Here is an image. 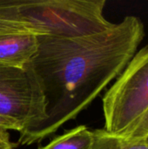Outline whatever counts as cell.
Masks as SVG:
<instances>
[{
	"mask_svg": "<svg viewBox=\"0 0 148 149\" xmlns=\"http://www.w3.org/2000/svg\"><path fill=\"white\" fill-rule=\"evenodd\" d=\"M105 127L123 136L148 109V45L134 54L102 99Z\"/></svg>",
	"mask_w": 148,
	"mask_h": 149,
	"instance_id": "cell-3",
	"label": "cell"
},
{
	"mask_svg": "<svg viewBox=\"0 0 148 149\" xmlns=\"http://www.w3.org/2000/svg\"><path fill=\"white\" fill-rule=\"evenodd\" d=\"M120 137V136H119ZM122 138L133 141H145L148 137V109Z\"/></svg>",
	"mask_w": 148,
	"mask_h": 149,
	"instance_id": "cell-9",
	"label": "cell"
},
{
	"mask_svg": "<svg viewBox=\"0 0 148 149\" xmlns=\"http://www.w3.org/2000/svg\"><path fill=\"white\" fill-rule=\"evenodd\" d=\"M0 116L19 124L22 131L47 118L44 92L30 64L24 67L0 64Z\"/></svg>",
	"mask_w": 148,
	"mask_h": 149,
	"instance_id": "cell-4",
	"label": "cell"
},
{
	"mask_svg": "<svg viewBox=\"0 0 148 149\" xmlns=\"http://www.w3.org/2000/svg\"><path fill=\"white\" fill-rule=\"evenodd\" d=\"M145 34L142 20L126 16L106 31L91 36H38V51L30 65L41 84L47 118L20 132L18 144L43 141L85 110L120 75Z\"/></svg>",
	"mask_w": 148,
	"mask_h": 149,
	"instance_id": "cell-1",
	"label": "cell"
},
{
	"mask_svg": "<svg viewBox=\"0 0 148 149\" xmlns=\"http://www.w3.org/2000/svg\"><path fill=\"white\" fill-rule=\"evenodd\" d=\"M0 149H15L8 130L0 128Z\"/></svg>",
	"mask_w": 148,
	"mask_h": 149,
	"instance_id": "cell-10",
	"label": "cell"
},
{
	"mask_svg": "<svg viewBox=\"0 0 148 149\" xmlns=\"http://www.w3.org/2000/svg\"><path fill=\"white\" fill-rule=\"evenodd\" d=\"M21 0H0V33L32 32L18 12ZM35 34V33H34Z\"/></svg>",
	"mask_w": 148,
	"mask_h": 149,
	"instance_id": "cell-7",
	"label": "cell"
},
{
	"mask_svg": "<svg viewBox=\"0 0 148 149\" xmlns=\"http://www.w3.org/2000/svg\"><path fill=\"white\" fill-rule=\"evenodd\" d=\"M38 47V35L32 32L0 33V64L24 67Z\"/></svg>",
	"mask_w": 148,
	"mask_h": 149,
	"instance_id": "cell-5",
	"label": "cell"
},
{
	"mask_svg": "<svg viewBox=\"0 0 148 149\" xmlns=\"http://www.w3.org/2000/svg\"><path fill=\"white\" fill-rule=\"evenodd\" d=\"M0 128L5 129L8 131L14 130V131H17L18 133H20L23 130V127L19 124L2 116H0Z\"/></svg>",
	"mask_w": 148,
	"mask_h": 149,
	"instance_id": "cell-11",
	"label": "cell"
},
{
	"mask_svg": "<svg viewBox=\"0 0 148 149\" xmlns=\"http://www.w3.org/2000/svg\"><path fill=\"white\" fill-rule=\"evenodd\" d=\"M93 141L92 131L81 125L56 137L38 149H92Z\"/></svg>",
	"mask_w": 148,
	"mask_h": 149,
	"instance_id": "cell-6",
	"label": "cell"
},
{
	"mask_svg": "<svg viewBox=\"0 0 148 149\" xmlns=\"http://www.w3.org/2000/svg\"><path fill=\"white\" fill-rule=\"evenodd\" d=\"M92 149H148V143L145 141H133L112 135L104 129L92 130Z\"/></svg>",
	"mask_w": 148,
	"mask_h": 149,
	"instance_id": "cell-8",
	"label": "cell"
},
{
	"mask_svg": "<svg viewBox=\"0 0 148 149\" xmlns=\"http://www.w3.org/2000/svg\"><path fill=\"white\" fill-rule=\"evenodd\" d=\"M145 141H147V143H148V137H147V139H146V140H145Z\"/></svg>",
	"mask_w": 148,
	"mask_h": 149,
	"instance_id": "cell-12",
	"label": "cell"
},
{
	"mask_svg": "<svg viewBox=\"0 0 148 149\" xmlns=\"http://www.w3.org/2000/svg\"><path fill=\"white\" fill-rule=\"evenodd\" d=\"M106 0H21L18 12L38 36L59 38L103 32L113 23L105 15Z\"/></svg>",
	"mask_w": 148,
	"mask_h": 149,
	"instance_id": "cell-2",
	"label": "cell"
}]
</instances>
